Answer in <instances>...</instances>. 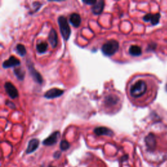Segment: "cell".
Returning <instances> with one entry per match:
<instances>
[{
    "label": "cell",
    "instance_id": "cell-1",
    "mask_svg": "<svg viewBox=\"0 0 167 167\" xmlns=\"http://www.w3.org/2000/svg\"><path fill=\"white\" fill-rule=\"evenodd\" d=\"M159 88L157 78L151 75L135 76L127 85L130 100L136 106H145L155 100Z\"/></svg>",
    "mask_w": 167,
    "mask_h": 167
},
{
    "label": "cell",
    "instance_id": "cell-2",
    "mask_svg": "<svg viewBox=\"0 0 167 167\" xmlns=\"http://www.w3.org/2000/svg\"><path fill=\"white\" fill-rule=\"evenodd\" d=\"M121 99L119 95L114 93H108L103 99V105L105 110H114L120 105Z\"/></svg>",
    "mask_w": 167,
    "mask_h": 167
},
{
    "label": "cell",
    "instance_id": "cell-3",
    "mask_svg": "<svg viewBox=\"0 0 167 167\" xmlns=\"http://www.w3.org/2000/svg\"><path fill=\"white\" fill-rule=\"evenodd\" d=\"M57 22L63 38L65 41H67L69 39L71 31L67 18L63 16H60L58 17Z\"/></svg>",
    "mask_w": 167,
    "mask_h": 167
},
{
    "label": "cell",
    "instance_id": "cell-4",
    "mask_svg": "<svg viewBox=\"0 0 167 167\" xmlns=\"http://www.w3.org/2000/svg\"><path fill=\"white\" fill-rule=\"evenodd\" d=\"M119 49V43L115 40H110L103 45L101 48L102 52L107 56L114 55Z\"/></svg>",
    "mask_w": 167,
    "mask_h": 167
},
{
    "label": "cell",
    "instance_id": "cell-5",
    "mask_svg": "<svg viewBox=\"0 0 167 167\" xmlns=\"http://www.w3.org/2000/svg\"><path fill=\"white\" fill-rule=\"evenodd\" d=\"M27 65L28 70H29V71H30V73L31 76H32L33 79L34 80V81L36 82H37L39 84H42V77L40 75L39 72L37 70H35V69L33 67V65L32 62L27 61Z\"/></svg>",
    "mask_w": 167,
    "mask_h": 167
},
{
    "label": "cell",
    "instance_id": "cell-6",
    "mask_svg": "<svg viewBox=\"0 0 167 167\" xmlns=\"http://www.w3.org/2000/svg\"><path fill=\"white\" fill-rule=\"evenodd\" d=\"M5 90L6 93L8 94V96L12 99H14L18 97V92L16 87L14 86L11 82H6L4 85Z\"/></svg>",
    "mask_w": 167,
    "mask_h": 167
},
{
    "label": "cell",
    "instance_id": "cell-7",
    "mask_svg": "<svg viewBox=\"0 0 167 167\" xmlns=\"http://www.w3.org/2000/svg\"><path fill=\"white\" fill-rule=\"evenodd\" d=\"M20 65V61L18 58L15 57L14 56H11L8 60H5L3 63L2 66L4 69H8L10 67H14L18 66Z\"/></svg>",
    "mask_w": 167,
    "mask_h": 167
},
{
    "label": "cell",
    "instance_id": "cell-8",
    "mask_svg": "<svg viewBox=\"0 0 167 167\" xmlns=\"http://www.w3.org/2000/svg\"><path fill=\"white\" fill-rule=\"evenodd\" d=\"M64 91L58 88H52L47 91L45 94V97L47 99H54L59 97L63 95Z\"/></svg>",
    "mask_w": 167,
    "mask_h": 167
},
{
    "label": "cell",
    "instance_id": "cell-9",
    "mask_svg": "<svg viewBox=\"0 0 167 167\" xmlns=\"http://www.w3.org/2000/svg\"><path fill=\"white\" fill-rule=\"evenodd\" d=\"M60 135V132L56 131L53 133L49 137H48L47 139H46L44 141H43V144L46 145V146H52V145L56 144L59 139Z\"/></svg>",
    "mask_w": 167,
    "mask_h": 167
},
{
    "label": "cell",
    "instance_id": "cell-10",
    "mask_svg": "<svg viewBox=\"0 0 167 167\" xmlns=\"http://www.w3.org/2000/svg\"><path fill=\"white\" fill-rule=\"evenodd\" d=\"M94 133L98 136L106 135V136H112L114 133L112 130L109 129L105 127H98L94 129Z\"/></svg>",
    "mask_w": 167,
    "mask_h": 167
},
{
    "label": "cell",
    "instance_id": "cell-11",
    "mask_svg": "<svg viewBox=\"0 0 167 167\" xmlns=\"http://www.w3.org/2000/svg\"><path fill=\"white\" fill-rule=\"evenodd\" d=\"M105 7V2L104 1H97L96 3L94 4L91 7V11L93 14L98 15L103 12Z\"/></svg>",
    "mask_w": 167,
    "mask_h": 167
},
{
    "label": "cell",
    "instance_id": "cell-12",
    "mask_svg": "<svg viewBox=\"0 0 167 167\" xmlns=\"http://www.w3.org/2000/svg\"><path fill=\"white\" fill-rule=\"evenodd\" d=\"M143 19L145 22H151L152 25H156L159 23V19H160V14L158 13L155 14H148L146 16H144Z\"/></svg>",
    "mask_w": 167,
    "mask_h": 167
},
{
    "label": "cell",
    "instance_id": "cell-13",
    "mask_svg": "<svg viewBox=\"0 0 167 167\" xmlns=\"http://www.w3.org/2000/svg\"><path fill=\"white\" fill-rule=\"evenodd\" d=\"M48 42L52 47L56 48L57 45V35L54 29H52L48 34Z\"/></svg>",
    "mask_w": 167,
    "mask_h": 167
},
{
    "label": "cell",
    "instance_id": "cell-14",
    "mask_svg": "<svg viewBox=\"0 0 167 167\" xmlns=\"http://www.w3.org/2000/svg\"><path fill=\"white\" fill-rule=\"evenodd\" d=\"M71 24L75 27H78L81 24V17L77 13H72L69 17Z\"/></svg>",
    "mask_w": 167,
    "mask_h": 167
},
{
    "label": "cell",
    "instance_id": "cell-15",
    "mask_svg": "<svg viewBox=\"0 0 167 167\" xmlns=\"http://www.w3.org/2000/svg\"><path fill=\"white\" fill-rule=\"evenodd\" d=\"M39 141L37 139H32L30 141L28 144V146L26 150L27 154H30L32 152L34 151L39 146Z\"/></svg>",
    "mask_w": 167,
    "mask_h": 167
},
{
    "label": "cell",
    "instance_id": "cell-16",
    "mask_svg": "<svg viewBox=\"0 0 167 167\" xmlns=\"http://www.w3.org/2000/svg\"><path fill=\"white\" fill-rule=\"evenodd\" d=\"M129 54L135 57L140 56L142 54V48L137 45H132L130 46L129 50Z\"/></svg>",
    "mask_w": 167,
    "mask_h": 167
},
{
    "label": "cell",
    "instance_id": "cell-17",
    "mask_svg": "<svg viewBox=\"0 0 167 167\" xmlns=\"http://www.w3.org/2000/svg\"><path fill=\"white\" fill-rule=\"evenodd\" d=\"M36 48H37V50L39 53H44L47 51L48 48V44L46 42H39V44L37 45Z\"/></svg>",
    "mask_w": 167,
    "mask_h": 167
},
{
    "label": "cell",
    "instance_id": "cell-18",
    "mask_svg": "<svg viewBox=\"0 0 167 167\" xmlns=\"http://www.w3.org/2000/svg\"><path fill=\"white\" fill-rule=\"evenodd\" d=\"M14 74L19 80H23L25 76V72L22 69H15L14 70Z\"/></svg>",
    "mask_w": 167,
    "mask_h": 167
},
{
    "label": "cell",
    "instance_id": "cell-19",
    "mask_svg": "<svg viewBox=\"0 0 167 167\" xmlns=\"http://www.w3.org/2000/svg\"><path fill=\"white\" fill-rule=\"evenodd\" d=\"M17 53L21 56H24L26 54V49L25 47L23 45H21V44L17 45Z\"/></svg>",
    "mask_w": 167,
    "mask_h": 167
},
{
    "label": "cell",
    "instance_id": "cell-20",
    "mask_svg": "<svg viewBox=\"0 0 167 167\" xmlns=\"http://www.w3.org/2000/svg\"><path fill=\"white\" fill-rule=\"evenodd\" d=\"M60 148L62 150H66L69 148V144L66 140H63L61 142Z\"/></svg>",
    "mask_w": 167,
    "mask_h": 167
},
{
    "label": "cell",
    "instance_id": "cell-21",
    "mask_svg": "<svg viewBox=\"0 0 167 167\" xmlns=\"http://www.w3.org/2000/svg\"><path fill=\"white\" fill-rule=\"evenodd\" d=\"M97 1H83L84 3H86V4H88V5H93L96 3Z\"/></svg>",
    "mask_w": 167,
    "mask_h": 167
}]
</instances>
